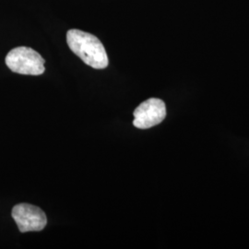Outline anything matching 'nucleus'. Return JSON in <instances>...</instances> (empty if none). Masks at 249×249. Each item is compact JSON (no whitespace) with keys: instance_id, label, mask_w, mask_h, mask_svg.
Wrapping results in <instances>:
<instances>
[{"instance_id":"obj_2","label":"nucleus","mask_w":249,"mask_h":249,"mask_svg":"<svg viewBox=\"0 0 249 249\" xmlns=\"http://www.w3.org/2000/svg\"><path fill=\"white\" fill-rule=\"evenodd\" d=\"M45 62L40 53L26 46L14 48L6 56L9 70L21 75H42L45 72Z\"/></svg>"},{"instance_id":"obj_3","label":"nucleus","mask_w":249,"mask_h":249,"mask_svg":"<svg viewBox=\"0 0 249 249\" xmlns=\"http://www.w3.org/2000/svg\"><path fill=\"white\" fill-rule=\"evenodd\" d=\"M133 124L141 129H147L161 123L166 116V107L160 99L151 98L135 109Z\"/></svg>"},{"instance_id":"obj_4","label":"nucleus","mask_w":249,"mask_h":249,"mask_svg":"<svg viewBox=\"0 0 249 249\" xmlns=\"http://www.w3.org/2000/svg\"><path fill=\"white\" fill-rule=\"evenodd\" d=\"M12 218L21 232L42 231L47 223L45 213L34 205L21 203L12 210Z\"/></svg>"},{"instance_id":"obj_1","label":"nucleus","mask_w":249,"mask_h":249,"mask_svg":"<svg viewBox=\"0 0 249 249\" xmlns=\"http://www.w3.org/2000/svg\"><path fill=\"white\" fill-rule=\"evenodd\" d=\"M67 42L72 52L89 67L104 70L108 66L106 48L96 36L72 29L67 34Z\"/></svg>"}]
</instances>
